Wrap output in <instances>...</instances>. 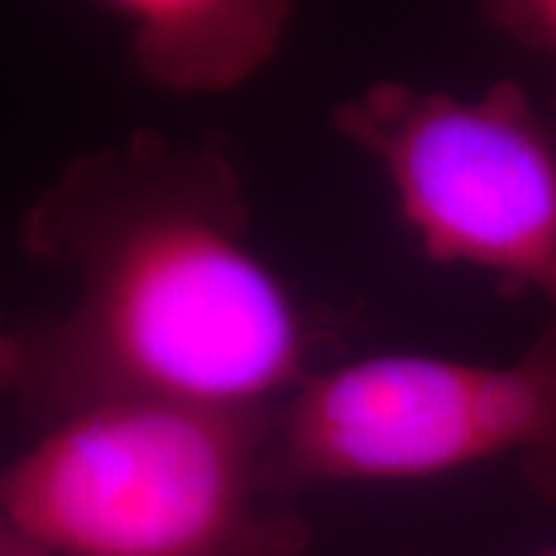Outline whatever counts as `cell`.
Wrapping results in <instances>:
<instances>
[{"label":"cell","mask_w":556,"mask_h":556,"mask_svg":"<svg viewBox=\"0 0 556 556\" xmlns=\"http://www.w3.org/2000/svg\"><path fill=\"white\" fill-rule=\"evenodd\" d=\"M408 556V554H402ZM529 556H556V547H544V551H538V554H529Z\"/></svg>","instance_id":"ba28073f"},{"label":"cell","mask_w":556,"mask_h":556,"mask_svg":"<svg viewBox=\"0 0 556 556\" xmlns=\"http://www.w3.org/2000/svg\"><path fill=\"white\" fill-rule=\"evenodd\" d=\"M127 25V65L174 97H219L276 60L298 0H97Z\"/></svg>","instance_id":"5b68a950"},{"label":"cell","mask_w":556,"mask_h":556,"mask_svg":"<svg viewBox=\"0 0 556 556\" xmlns=\"http://www.w3.org/2000/svg\"><path fill=\"white\" fill-rule=\"evenodd\" d=\"M514 460L556 507V309L507 362L380 353L313 371L278 405L273 485L417 482Z\"/></svg>","instance_id":"3957f363"},{"label":"cell","mask_w":556,"mask_h":556,"mask_svg":"<svg viewBox=\"0 0 556 556\" xmlns=\"http://www.w3.org/2000/svg\"><path fill=\"white\" fill-rule=\"evenodd\" d=\"M331 130L378 167L430 263L556 309V124L517 80L477 97L375 80L331 109Z\"/></svg>","instance_id":"277c9868"},{"label":"cell","mask_w":556,"mask_h":556,"mask_svg":"<svg viewBox=\"0 0 556 556\" xmlns=\"http://www.w3.org/2000/svg\"><path fill=\"white\" fill-rule=\"evenodd\" d=\"M477 7L492 31L551 65L547 115L556 124V0H477Z\"/></svg>","instance_id":"8992f818"},{"label":"cell","mask_w":556,"mask_h":556,"mask_svg":"<svg viewBox=\"0 0 556 556\" xmlns=\"http://www.w3.org/2000/svg\"><path fill=\"white\" fill-rule=\"evenodd\" d=\"M251 195L217 137L137 127L80 152L20 217L28 260L72 281L0 338V387L38 430L124 399L278 405L316 328L251 241Z\"/></svg>","instance_id":"6da1fadb"},{"label":"cell","mask_w":556,"mask_h":556,"mask_svg":"<svg viewBox=\"0 0 556 556\" xmlns=\"http://www.w3.org/2000/svg\"><path fill=\"white\" fill-rule=\"evenodd\" d=\"M0 556H47L35 551L31 544H25L22 538L10 535V532H3L0 529Z\"/></svg>","instance_id":"52a82bcc"},{"label":"cell","mask_w":556,"mask_h":556,"mask_svg":"<svg viewBox=\"0 0 556 556\" xmlns=\"http://www.w3.org/2000/svg\"><path fill=\"white\" fill-rule=\"evenodd\" d=\"M278 405L124 399L56 420L3 467L0 529L47 556H306L313 522L269 470Z\"/></svg>","instance_id":"7a4b0ae2"}]
</instances>
